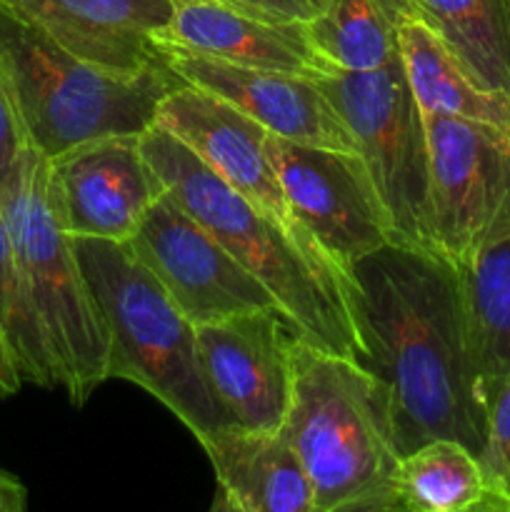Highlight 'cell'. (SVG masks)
<instances>
[{"label":"cell","instance_id":"7","mask_svg":"<svg viewBox=\"0 0 510 512\" xmlns=\"http://www.w3.org/2000/svg\"><path fill=\"white\" fill-rule=\"evenodd\" d=\"M315 83L348 125L400 243L433 250L428 130L400 55L383 68L365 73L338 70L320 75Z\"/></svg>","mask_w":510,"mask_h":512},{"label":"cell","instance_id":"8","mask_svg":"<svg viewBox=\"0 0 510 512\" xmlns=\"http://www.w3.org/2000/svg\"><path fill=\"white\" fill-rule=\"evenodd\" d=\"M430 243L460 265L510 238V130L425 113Z\"/></svg>","mask_w":510,"mask_h":512},{"label":"cell","instance_id":"4","mask_svg":"<svg viewBox=\"0 0 510 512\" xmlns=\"http://www.w3.org/2000/svg\"><path fill=\"white\" fill-rule=\"evenodd\" d=\"M0 78L25 138L48 160L88 140L143 135L160 100L185 83L170 65L115 73L55 43L0 5Z\"/></svg>","mask_w":510,"mask_h":512},{"label":"cell","instance_id":"1","mask_svg":"<svg viewBox=\"0 0 510 512\" xmlns=\"http://www.w3.org/2000/svg\"><path fill=\"white\" fill-rule=\"evenodd\" d=\"M348 270L360 365L388 385L398 453L453 438L478 455L490 413L470 360L458 265L435 250L390 243Z\"/></svg>","mask_w":510,"mask_h":512},{"label":"cell","instance_id":"18","mask_svg":"<svg viewBox=\"0 0 510 512\" xmlns=\"http://www.w3.org/2000/svg\"><path fill=\"white\" fill-rule=\"evenodd\" d=\"M400 60L423 113L475 120L510 130V98L480 88L433 25L415 13L400 23Z\"/></svg>","mask_w":510,"mask_h":512},{"label":"cell","instance_id":"26","mask_svg":"<svg viewBox=\"0 0 510 512\" xmlns=\"http://www.w3.org/2000/svg\"><path fill=\"white\" fill-rule=\"evenodd\" d=\"M243 3L258 5V8L270 10V13L310 23V20H315L318 15H323L335 0H243Z\"/></svg>","mask_w":510,"mask_h":512},{"label":"cell","instance_id":"28","mask_svg":"<svg viewBox=\"0 0 510 512\" xmlns=\"http://www.w3.org/2000/svg\"><path fill=\"white\" fill-rule=\"evenodd\" d=\"M23 385V378H20L18 368H15V360L10 355L8 343H5V335L0 330V398H10L15 395Z\"/></svg>","mask_w":510,"mask_h":512},{"label":"cell","instance_id":"15","mask_svg":"<svg viewBox=\"0 0 510 512\" xmlns=\"http://www.w3.org/2000/svg\"><path fill=\"white\" fill-rule=\"evenodd\" d=\"M165 58L180 78L233 103L270 135L358 153L348 125L315 78L240 68L178 48H165Z\"/></svg>","mask_w":510,"mask_h":512},{"label":"cell","instance_id":"16","mask_svg":"<svg viewBox=\"0 0 510 512\" xmlns=\"http://www.w3.org/2000/svg\"><path fill=\"white\" fill-rule=\"evenodd\" d=\"M78 58L115 73L168 65L160 33L170 0H0Z\"/></svg>","mask_w":510,"mask_h":512},{"label":"cell","instance_id":"25","mask_svg":"<svg viewBox=\"0 0 510 512\" xmlns=\"http://www.w3.org/2000/svg\"><path fill=\"white\" fill-rule=\"evenodd\" d=\"M25 148H28V138H25L13 100L5 90L3 78H0V193L13 183Z\"/></svg>","mask_w":510,"mask_h":512},{"label":"cell","instance_id":"9","mask_svg":"<svg viewBox=\"0 0 510 512\" xmlns=\"http://www.w3.org/2000/svg\"><path fill=\"white\" fill-rule=\"evenodd\" d=\"M268 150L293 220L345 270L385 245L400 243L358 153L278 135H268Z\"/></svg>","mask_w":510,"mask_h":512},{"label":"cell","instance_id":"27","mask_svg":"<svg viewBox=\"0 0 510 512\" xmlns=\"http://www.w3.org/2000/svg\"><path fill=\"white\" fill-rule=\"evenodd\" d=\"M28 505V490L13 475L0 470V512H23Z\"/></svg>","mask_w":510,"mask_h":512},{"label":"cell","instance_id":"22","mask_svg":"<svg viewBox=\"0 0 510 512\" xmlns=\"http://www.w3.org/2000/svg\"><path fill=\"white\" fill-rule=\"evenodd\" d=\"M415 13V0H335L308 30L335 70L365 73L398 58L400 23Z\"/></svg>","mask_w":510,"mask_h":512},{"label":"cell","instance_id":"14","mask_svg":"<svg viewBox=\"0 0 510 512\" xmlns=\"http://www.w3.org/2000/svg\"><path fill=\"white\" fill-rule=\"evenodd\" d=\"M153 125L178 138L245 198L293 220L270 158V133L248 113L185 80L160 100Z\"/></svg>","mask_w":510,"mask_h":512},{"label":"cell","instance_id":"2","mask_svg":"<svg viewBox=\"0 0 510 512\" xmlns=\"http://www.w3.org/2000/svg\"><path fill=\"white\" fill-rule=\"evenodd\" d=\"M140 148L163 188L265 285L295 335L360 363L363 340L353 310V278L318 240L260 208L213 173L193 150L150 125Z\"/></svg>","mask_w":510,"mask_h":512},{"label":"cell","instance_id":"12","mask_svg":"<svg viewBox=\"0 0 510 512\" xmlns=\"http://www.w3.org/2000/svg\"><path fill=\"white\" fill-rule=\"evenodd\" d=\"M63 223L73 238L128 243L165 193L140 135L88 140L50 160Z\"/></svg>","mask_w":510,"mask_h":512},{"label":"cell","instance_id":"24","mask_svg":"<svg viewBox=\"0 0 510 512\" xmlns=\"http://www.w3.org/2000/svg\"><path fill=\"white\" fill-rule=\"evenodd\" d=\"M488 483L490 512H510V383L493 403L483 450L478 453Z\"/></svg>","mask_w":510,"mask_h":512},{"label":"cell","instance_id":"21","mask_svg":"<svg viewBox=\"0 0 510 512\" xmlns=\"http://www.w3.org/2000/svg\"><path fill=\"white\" fill-rule=\"evenodd\" d=\"M470 78L510 98V0H415Z\"/></svg>","mask_w":510,"mask_h":512},{"label":"cell","instance_id":"19","mask_svg":"<svg viewBox=\"0 0 510 512\" xmlns=\"http://www.w3.org/2000/svg\"><path fill=\"white\" fill-rule=\"evenodd\" d=\"M458 270L470 360L490 413L510 383V238L483 248Z\"/></svg>","mask_w":510,"mask_h":512},{"label":"cell","instance_id":"10","mask_svg":"<svg viewBox=\"0 0 510 512\" xmlns=\"http://www.w3.org/2000/svg\"><path fill=\"white\" fill-rule=\"evenodd\" d=\"M193 325L278 308L218 238L165 190L128 240Z\"/></svg>","mask_w":510,"mask_h":512},{"label":"cell","instance_id":"5","mask_svg":"<svg viewBox=\"0 0 510 512\" xmlns=\"http://www.w3.org/2000/svg\"><path fill=\"white\" fill-rule=\"evenodd\" d=\"M108 328V380H128L165 405L198 443L230 428L205 383L195 325L130 243L73 238Z\"/></svg>","mask_w":510,"mask_h":512},{"label":"cell","instance_id":"13","mask_svg":"<svg viewBox=\"0 0 510 512\" xmlns=\"http://www.w3.org/2000/svg\"><path fill=\"white\" fill-rule=\"evenodd\" d=\"M173 15L160 45L240 68L320 78L338 73L315 48L308 23L243 0H170Z\"/></svg>","mask_w":510,"mask_h":512},{"label":"cell","instance_id":"3","mask_svg":"<svg viewBox=\"0 0 510 512\" xmlns=\"http://www.w3.org/2000/svg\"><path fill=\"white\" fill-rule=\"evenodd\" d=\"M283 433L313 485L315 512H395L400 453L388 385L358 360L295 335Z\"/></svg>","mask_w":510,"mask_h":512},{"label":"cell","instance_id":"17","mask_svg":"<svg viewBox=\"0 0 510 512\" xmlns=\"http://www.w3.org/2000/svg\"><path fill=\"white\" fill-rule=\"evenodd\" d=\"M213 465L218 512H315V495L283 428L230 425L203 440Z\"/></svg>","mask_w":510,"mask_h":512},{"label":"cell","instance_id":"23","mask_svg":"<svg viewBox=\"0 0 510 512\" xmlns=\"http://www.w3.org/2000/svg\"><path fill=\"white\" fill-rule=\"evenodd\" d=\"M0 330L23 383L58 388L53 355L15 255L3 203H0Z\"/></svg>","mask_w":510,"mask_h":512},{"label":"cell","instance_id":"20","mask_svg":"<svg viewBox=\"0 0 510 512\" xmlns=\"http://www.w3.org/2000/svg\"><path fill=\"white\" fill-rule=\"evenodd\" d=\"M393 503L405 512H490L480 458L453 438L418 445L398 458Z\"/></svg>","mask_w":510,"mask_h":512},{"label":"cell","instance_id":"11","mask_svg":"<svg viewBox=\"0 0 510 512\" xmlns=\"http://www.w3.org/2000/svg\"><path fill=\"white\" fill-rule=\"evenodd\" d=\"M200 368L238 428H283L293 390L295 330L278 308L195 325Z\"/></svg>","mask_w":510,"mask_h":512},{"label":"cell","instance_id":"6","mask_svg":"<svg viewBox=\"0 0 510 512\" xmlns=\"http://www.w3.org/2000/svg\"><path fill=\"white\" fill-rule=\"evenodd\" d=\"M0 203L50 345L58 388L80 408L108 380V328L63 223L50 160L30 143Z\"/></svg>","mask_w":510,"mask_h":512}]
</instances>
